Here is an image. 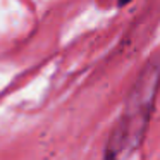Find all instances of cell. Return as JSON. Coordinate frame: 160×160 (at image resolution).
Segmentation results:
<instances>
[{"instance_id":"cell-1","label":"cell","mask_w":160,"mask_h":160,"mask_svg":"<svg viewBox=\"0 0 160 160\" xmlns=\"http://www.w3.org/2000/svg\"><path fill=\"white\" fill-rule=\"evenodd\" d=\"M158 84L160 62H150L129 91L121 117L108 136L103 160H126L139 146L152 117Z\"/></svg>"}]
</instances>
